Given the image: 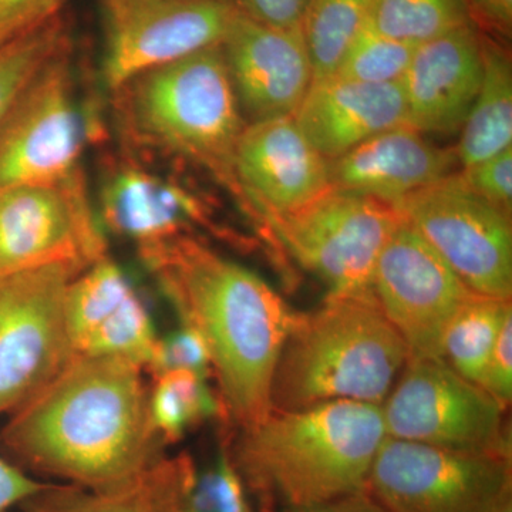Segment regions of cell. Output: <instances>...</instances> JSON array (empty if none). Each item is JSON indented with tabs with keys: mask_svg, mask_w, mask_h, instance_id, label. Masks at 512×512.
I'll return each instance as SVG.
<instances>
[{
	"mask_svg": "<svg viewBox=\"0 0 512 512\" xmlns=\"http://www.w3.org/2000/svg\"><path fill=\"white\" fill-rule=\"evenodd\" d=\"M456 150L430 143L402 124L329 161L330 187L397 205L413 192L457 173Z\"/></svg>",
	"mask_w": 512,
	"mask_h": 512,
	"instance_id": "19",
	"label": "cell"
},
{
	"mask_svg": "<svg viewBox=\"0 0 512 512\" xmlns=\"http://www.w3.org/2000/svg\"><path fill=\"white\" fill-rule=\"evenodd\" d=\"M288 512H387L366 490L343 495L328 503Z\"/></svg>",
	"mask_w": 512,
	"mask_h": 512,
	"instance_id": "38",
	"label": "cell"
},
{
	"mask_svg": "<svg viewBox=\"0 0 512 512\" xmlns=\"http://www.w3.org/2000/svg\"><path fill=\"white\" fill-rule=\"evenodd\" d=\"M241 15L278 29H299L309 0H228Z\"/></svg>",
	"mask_w": 512,
	"mask_h": 512,
	"instance_id": "35",
	"label": "cell"
},
{
	"mask_svg": "<svg viewBox=\"0 0 512 512\" xmlns=\"http://www.w3.org/2000/svg\"><path fill=\"white\" fill-rule=\"evenodd\" d=\"M386 437L382 404L339 400L272 410L227 446L252 503L288 512L365 490Z\"/></svg>",
	"mask_w": 512,
	"mask_h": 512,
	"instance_id": "3",
	"label": "cell"
},
{
	"mask_svg": "<svg viewBox=\"0 0 512 512\" xmlns=\"http://www.w3.org/2000/svg\"><path fill=\"white\" fill-rule=\"evenodd\" d=\"M103 80L110 92L138 74L224 42L228 0H100Z\"/></svg>",
	"mask_w": 512,
	"mask_h": 512,
	"instance_id": "13",
	"label": "cell"
},
{
	"mask_svg": "<svg viewBox=\"0 0 512 512\" xmlns=\"http://www.w3.org/2000/svg\"><path fill=\"white\" fill-rule=\"evenodd\" d=\"M365 23L380 35L419 46L473 22L461 0H370Z\"/></svg>",
	"mask_w": 512,
	"mask_h": 512,
	"instance_id": "26",
	"label": "cell"
},
{
	"mask_svg": "<svg viewBox=\"0 0 512 512\" xmlns=\"http://www.w3.org/2000/svg\"><path fill=\"white\" fill-rule=\"evenodd\" d=\"M370 0H309L302 33L313 80L333 76L353 37L365 25Z\"/></svg>",
	"mask_w": 512,
	"mask_h": 512,
	"instance_id": "27",
	"label": "cell"
},
{
	"mask_svg": "<svg viewBox=\"0 0 512 512\" xmlns=\"http://www.w3.org/2000/svg\"><path fill=\"white\" fill-rule=\"evenodd\" d=\"M66 0H0V47L59 18Z\"/></svg>",
	"mask_w": 512,
	"mask_h": 512,
	"instance_id": "33",
	"label": "cell"
},
{
	"mask_svg": "<svg viewBox=\"0 0 512 512\" xmlns=\"http://www.w3.org/2000/svg\"><path fill=\"white\" fill-rule=\"evenodd\" d=\"M460 174L478 197L512 217V147L461 168Z\"/></svg>",
	"mask_w": 512,
	"mask_h": 512,
	"instance_id": "32",
	"label": "cell"
},
{
	"mask_svg": "<svg viewBox=\"0 0 512 512\" xmlns=\"http://www.w3.org/2000/svg\"><path fill=\"white\" fill-rule=\"evenodd\" d=\"M109 256L82 167L47 183L0 192V276L70 265L84 271Z\"/></svg>",
	"mask_w": 512,
	"mask_h": 512,
	"instance_id": "11",
	"label": "cell"
},
{
	"mask_svg": "<svg viewBox=\"0 0 512 512\" xmlns=\"http://www.w3.org/2000/svg\"><path fill=\"white\" fill-rule=\"evenodd\" d=\"M504 409L444 359H409L382 403L392 439L511 457Z\"/></svg>",
	"mask_w": 512,
	"mask_h": 512,
	"instance_id": "7",
	"label": "cell"
},
{
	"mask_svg": "<svg viewBox=\"0 0 512 512\" xmlns=\"http://www.w3.org/2000/svg\"><path fill=\"white\" fill-rule=\"evenodd\" d=\"M191 512H254L251 497L229 457L227 440L211 466L197 467L190 497Z\"/></svg>",
	"mask_w": 512,
	"mask_h": 512,
	"instance_id": "30",
	"label": "cell"
},
{
	"mask_svg": "<svg viewBox=\"0 0 512 512\" xmlns=\"http://www.w3.org/2000/svg\"><path fill=\"white\" fill-rule=\"evenodd\" d=\"M396 210L471 292L511 301V217L478 197L460 171L413 192Z\"/></svg>",
	"mask_w": 512,
	"mask_h": 512,
	"instance_id": "12",
	"label": "cell"
},
{
	"mask_svg": "<svg viewBox=\"0 0 512 512\" xmlns=\"http://www.w3.org/2000/svg\"><path fill=\"white\" fill-rule=\"evenodd\" d=\"M136 292L126 272L110 256L80 272L70 282L64 302L67 335L74 356Z\"/></svg>",
	"mask_w": 512,
	"mask_h": 512,
	"instance_id": "24",
	"label": "cell"
},
{
	"mask_svg": "<svg viewBox=\"0 0 512 512\" xmlns=\"http://www.w3.org/2000/svg\"><path fill=\"white\" fill-rule=\"evenodd\" d=\"M187 369L212 376L210 353L197 330L187 325L158 338L156 353L147 375H157L165 370Z\"/></svg>",
	"mask_w": 512,
	"mask_h": 512,
	"instance_id": "31",
	"label": "cell"
},
{
	"mask_svg": "<svg viewBox=\"0 0 512 512\" xmlns=\"http://www.w3.org/2000/svg\"><path fill=\"white\" fill-rule=\"evenodd\" d=\"M111 93L130 146L204 168L244 205L235 154L247 123L221 45L147 70Z\"/></svg>",
	"mask_w": 512,
	"mask_h": 512,
	"instance_id": "4",
	"label": "cell"
},
{
	"mask_svg": "<svg viewBox=\"0 0 512 512\" xmlns=\"http://www.w3.org/2000/svg\"><path fill=\"white\" fill-rule=\"evenodd\" d=\"M365 490L387 512H493L511 497V457L386 437Z\"/></svg>",
	"mask_w": 512,
	"mask_h": 512,
	"instance_id": "9",
	"label": "cell"
},
{
	"mask_svg": "<svg viewBox=\"0 0 512 512\" xmlns=\"http://www.w3.org/2000/svg\"><path fill=\"white\" fill-rule=\"evenodd\" d=\"M197 464L187 453L168 456L130 483L109 491L49 483L19 505L20 512H191Z\"/></svg>",
	"mask_w": 512,
	"mask_h": 512,
	"instance_id": "21",
	"label": "cell"
},
{
	"mask_svg": "<svg viewBox=\"0 0 512 512\" xmlns=\"http://www.w3.org/2000/svg\"><path fill=\"white\" fill-rule=\"evenodd\" d=\"M400 220L392 205L330 187L299 210L269 218L262 229L320 279L328 295H357L372 292L377 258Z\"/></svg>",
	"mask_w": 512,
	"mask_h": 512,
	"instance_id": "6",
	"label": "cell"
},
{
	"mask_svg": "<svg viewBox=\"0 0 512 512\" xmlns=\"http://www.w3.org/2000/svg\"><path fill=\"white\" fill-rule=\"evenodd\" d=\"M80 272L50 265L0 276V416L43 389L73 359L64 302Z\"/></svg>",
	"mask_w": 512,
	"mask_h": 512,
	"instance_id": "10",
	"label": "cell"
},
{
	"mask_svg": "<svg viewBox=\"0 0 512 512\" xmlns=\"http://www.w3.org/2000/svg\"><path fill=\"white\" fill-rule=\"evenodd\" d=\"M137 248L181 325L197 330L207 345L225 423L239 431L264 420L296 312L261 276L195 235Z\"/></svg>",
	"mask_w": 512,
	"mask_h": 512,
	"instance_id": "2",
	"label": "cell"
},
{
	"mask_svg": "<svg viewBox=\"0 0 512 512\" xmlns=\"http://www.w3.org/2000/svg\"><path fill=\"white\" fill-rule=\"evenodd\" d=\"M483 76L480 30L474 23L421 43L402 80L407 126L421 134L460 133Z\"/></svg>",
	"mask_w": 512,
	"mask_h": 512,
	"instance_id": "17",
	"label": "cell"
},
{
	"mask_svg": "<svg viewBox=\"0 0 512 512\" xmlns=\"http://www.w3.org/2000/svg\"><path fill=\"white\" fill-rule=\"evenodd\" d=\"M409 360V350L373 292L328 295L295 322L276 362L272 410L318 404H382Z\"/></svg>",
	"mask_w": 512,
	"mask_h": 512,
	"instance_id": "5",
	"label": "cell"
},
{
	"mask_svg": "<svg viewBox=\"0 0 512 512\" xmlns=\"http://www.w3.org/2000/svg\"><path fill=\"white\" fill-rule=\"evenodd\" d=\"M244 210L264 227L269 218L309 204L330 188L329 161L292 116L245 126L235 154Z\"/></svg>",
	"mask_w": 512,
	"mask_h": 512,
	"instance_id": "15",
	"label": "cell"
},
{
	"mask_svg": "<svg viewBox=\"0 0 512 512\" xmlns=\"http://www.w3.org/2000/svg\"><path fill=\"white\" fill-rule=\"evenodd\" d=\"M45 483L20 470L0 451V512H12Z\"/></svg>",
	"mask_w": 512,
	"mask_h": 512,
	"instance_id": "37",
	"label": "cell"
},
{
	"mask_svg": "<svg viewBox=\"0 0 512 512\" xmlns=\"http://www.w3.org/2000/svg\"><path fill=\"white\" fill-rule=\"evenodd\" d=\"M372 292L409 359H443L448 325L474 295L403 217L377 258Z\"/></svg>",
	"mask_w": 512,
	"mask_h": 512,
	"instance_id": "14",
	"label": "cell"
},
{
	"mask_svg": "<svg viewBox=\"0 0 512 512\" xmlns=\"http://www.w3.org/2000/svg\"><path fill=\"white\" fill-rule=\"evenodd\" d=\"M511 301L474 293L458 309L443 340V359L458 375L480 386Z\"/></svg>",
	"mask_w": 512,
	"mask_h": 512,
	"instance_id": "25",
	"label": "cell"
},
{
	"mask_svg": "<svg viewBox=\"0 0 512 512\" xmlns=\"http://www.w3.org/2000/svg\"><path fill=\"white\" fill-rule=\"evenodd\" d=\"M208 377L194 370H165L151 376L148 403L151 421L165 446H174L204 421H225L220 396Z\"/></svg>",
	"mask_w": 512,
	"mask_h": 512,
	"instance_id": "23",
	"label": "cell"
},
{
	"mask_svg": "<svg viewBox=\"0 0 512 512\" xmlns=\"http://www.w3.org/2000/svg\"><path fill=\"white\" fill-rule=\"evenodd\" d=\"M480 387L494 397L504 409H508L512 400V312L508 313L503 328L498 335L493 353L488 360L487 369Z\"/></svg>",
	"mask_w": 512,
	"mask_h": 512,
	"instance_id": "34",
	"label": "cell"
},
{
	"mask_svg": "<svg viewBox=\"0 0 512 512\" xmlns=\"http://www.w3.org/2000/svg\"><path fill=\"white\" fill-rule=\"evenodd\" d=\"M483 76L460 130L456 150L461 168L481 163L512 147V62L510 50L481 32Z\"/></svg>",
	"mask_w": 512,
	"mask_h": 512,
	"instance_id": "22",
	"label": "cell"
},
{
	"mask_svg": "<svg viewBox=\"0 0 512 512\" xmlns=\"http://www.w3.org/2000/svg\"><path fill=\"white\" fill-rule=\"evenodd\" d=\"M221 46L249 123L295 113L313 82L301 28H272L237 12Z\"/></svg>",
	"mask_w": 512,
	"mask_h": 512,
	"instance_id": "16",
	"label": "cell"
},
{
	"mask_svg": "<svg viewBox=\"0 0 512 512\" xmlns=\"http://www.w3.org/2000/svg\"><path fill=\"white\" fill-rule=\"evenodd\" d=\"M478 30L507 40L512 32V0H461Z\"/></svg>",
	"mask_w": 512,
	"mask_h": 512,
	"instance_id": "36",
	"label": "cell"
},
{
	"mask_svg": "<svg viewBox=\"0 0 512 512\" xmlns=\"http://www.w3.org/2000/svg\"><path fill=\"white\" fill-rule=\"evenodd\" d=\"M292 117L313 147L332 161L406 124L407 107L402 82L370 84L329 76L313 80Z\"/></svg>",
	"mask_w": 512,
	"mask_h": 512,
	"instance_id": "20",
	"label": "cell"
},
{
	"mask_svg": "<svg viewBox=\"0 0 512 512\" xmlns=\"http://www.w3.org/2000/svg\"><path fill=\"white\" fill-rule=\"evenodd\" d=\"M414 49L416 46L380 35L365 23L346 47L333 76L370 84L402 82Z\"/></svg>",
	"mask_w": 512,
	"mask_h": 512,
	"instance_id": "29",
	"label": "cell"
},
{
	"mask_svg": "<svg viewBox=\"0 0 512 512\" xmlns=\"http://www.w3.org/2000/svg\"><path fill=\"white\" fill-rule=\"evenodd\" d=\"M70 46L62 16L0 47V124L26 87L53 57Z\"/></svg>",
	"mask_w": 512,
	"mask_h": 512,
	"instance_id": "28",
	"label": "cell"
},
{
	"mask_svg": "<svg viewBox=\"0 0 512 512\" xmlns=\"http://www.w3.org/2000/svg\"><path fill=\"white\" fill-rule=\"evenodd\" d=\"M100 124L80 103L70 46L37 73L0 124V192L80 168Z\"/></svg>",
	"mask_w": 512,
	"mask_h": 512,
	"instance_id": "8",
	"label": "cell"
},
{
	"mask_svg": "<svg viewBox=\"0 0 512 512\" xmlns=\"http://www.w3.org/2000/svg\"><path fill=\"white\" fill-rule=\"evenodd\" d=\"M144 367L114 356H74L9 414L0 451L37 480L109 491L167 454L151 421Z\"/></svg>",
	"mask_w": 512,
	"mask_h": 512,
	"instance_id": "1",
	"label": "cell"
},
{
	"mask_svg": "<svg viewBox=\"0 0 512 512\" xmlns=\"http://www.w3.org/2000/svg\"><path fill=\"white\" fill-rule=\"evenodd\" d=\"M99 218L103 228L137 247L215 227L210 207L197 192L128 157L104 177Z\"/></svg>",
	"mask_w": 512,
	"mask_h": 512,
	"instance_id": "18",
	"label": "cell"
}]
</instances>
